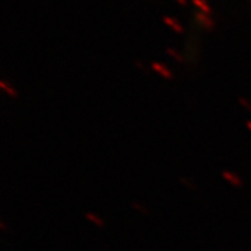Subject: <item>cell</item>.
<instances>
[{"label":"cell","mask_w":251,"mask_h":251,"mask_svg":"<svg viewBox=\"0 0 251 251\" xmlns=\"http://www.w3.org/2000/svg\"><path fill=\"white\" fill-rule=\"evenodd\" d=\"M179 180L184 187L190 188V190H196V184L193 183V180H190L188 177H180Z\"/></svg>","instance_id":"277c9868"},{"label":"cell","mask_w":251,"mask_h":251,"mask_svg":"<svg viewBox=\"0 0 251 251\" xmlns=\"http://www.w3.org/2000/svg\"><path fill=\"white\" fill-rule=\"evenodd\" d=\"M246 127H247V128H249V130H250V131H251V120H249V122H246Z\"/></svg>","instance_id":"ba28073f"},{"label":"cell","mask_w":251,"mask_h":251,"mask_svg":"<svg viewBox=\"0 0 251 251\" xmlns=\"http://www.w3.org/2000/svg\"><path fill=\"white\" fill-rule=\"evenodd\" d=\"M1 87L4 88V91H6V92L9 94L10 97H13V98H14V97H17V94H16V91L13 90V88H7V87H6L4 84H1Z\"/></svg>","instance_id":"8992f818"},{"label":"cell","mask_w":251,"mask_h":251,"mask_svg":"<svg viewBox=\"0 0 251 251\" xmlns=\"http://www.w3.org/2000/svg\"><path fill=\"white\" fill-rule=\"evenodd\" d=\"M85 219H87L90 224L95 225L97 227H103V226H105V221H103L99 215L94 214V212H85Z\"/></svg>","instance_id":"7a4b0ae2"},{"label":"cell","mask_w":251,"mask_h":251,"mask_svg":"<svg viewBox=\"0 0 251 251\" xmlns=\"http://www.w3.org/2000/svg\"><path fill=\"white\" fill-rule=\"evenodd\" d=\"M222 177L225 181H227L230 186H233L234 188H240L243 186V179L232 171H224L222 172Z\"/></svg>","instance_id":"6da1fadb"},{"label":"cell","mask_w":251,"mask_h":251,"mask_svg":"<svg viewBox=\"0 0 251 251\" xmlns=\"http://www.w3.org/2000/svg\"><path fill=\"white\" fill-rule=\"evenodd\" d=\"M240 105H242V106H244V108L247 109V110H249V112L251 113V103L250 102H247V99L240 98Z\"/></svg>","instance_id":"5b68a950"},{"label":"cell","mask_w":251,"mask_h":251,"mask_svg":"<svg viewBox=\"0 0 251 251\" xmlns=\"http://www.w3.org/2000/svg\"><path fill=\"white\" fill-rule=\"evenodd\" d=\"M131 206H133L134 211H137V212L141 214V215H148V214H150V209H148V206L145 205V204H141V202L134 201V202L131 204Z\"/></svg>","instance_id":"3957f363"},{"label":"cell","mask_w":251,"mask_h":251,"mask_svg":"<svg viewBox=\"0 0 251 251\" xmlns=\"http://www.w3.org/2000/svg\"><path fill=\"white\" fill-rule=\"evenodd\" d=\"M0 229H1V230H6V229H7V225H6L4 221H0Z\"/></svg>","instance_id":"52a82bcc"}]
</instances>
